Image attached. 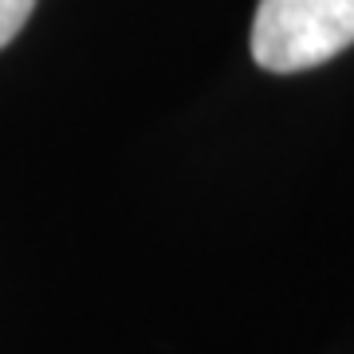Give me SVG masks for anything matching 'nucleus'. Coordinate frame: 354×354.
I'll return each mask as SVG.
<instances>
[{"label": "nucleus", "mask_w": 354, "mask_h": 354, "mask_svg": "<svg viewBox=\"0 0 354 354\" xmlns=\"http://www.w3.org/2000/svg\"><path fill=\"white\" fill-rule=\"evenodd\" d=\"M354 44V0H260L252 20V59L291 75L335 59Z\"/></svg>", "instance_id": "1"}, {"label": "nucleus", "mask_w": 354, "mask_h": 354, "mask_svg": "<svg viewBox=\"0 0 354 354\" xmlns=\"http://www.w3.org/2000/svg\"><path fill=\"white\" fill-rule=\"evenodd\" d=\"M32 8H36V0H0V48H8L16 39Z\"/></svg>", "instance_id": "2"}]
</instances>
